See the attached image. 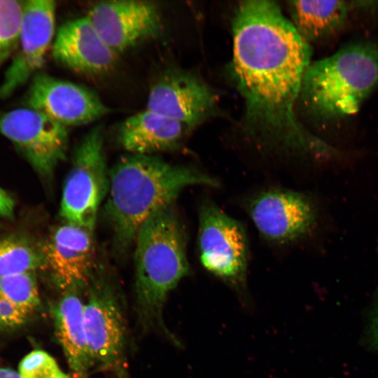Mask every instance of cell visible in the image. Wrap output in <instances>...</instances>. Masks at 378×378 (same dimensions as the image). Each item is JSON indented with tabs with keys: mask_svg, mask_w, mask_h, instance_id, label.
Masks as SVG:
<instances>
[{
	"mask_svg": "<svg viewBox=\"0 0 378 378\" xmlns=\"http://www.w3.org/2000/svg\"><path fill=\"white\" fill-rule=\"evenodd\" d=\"M232 73L244 100L246 136L260 147L316 158L340 152L310 133L295 113L311 45L275 1H241L233 21Z\"/></svg>",
	"mask_w": 378,
	"mask_h": 378,
	"instance_id": "1",
	"label": "cell"
},
{
	"mask_svg": "<svg viewBox=\"0 0 378 378\" xmlns=\"http://www.w3.org/2000/svg\"><path fill=\"white\" fill-rule=\"evenodd\" d=\"M191 186L217 187L218 181L197 169L172 164L152 155L129 153L109 173L105 215L120 253L134 243L143 224L158 211L173 205Z\"/></svg>",
	"mask_w": 378,
	"mask_h": 378,
	"instance_id": "2",
	"label": "cell"
},
{
	"mask_svg": "<svg viewBox=\"0 0 378 378\" xmlns=\"http://www.w3.org/2000/svg\"><path fill=\"white\" fill-rule=\"evenodd\" d=\"M185 232L173 205L150 216L134 240L135 293L143 325L158 326L173 342L162 309L170 293L189 274Z\"/></svg>",
	"mask_w": 378,
	"mask_h": 378,
	"instance_id": "3",
	"label": "cell"
},
{
	"mask_svg": "<svg viewBox=\"0 0 378 378\" xmlns=\"http://www.w3.org/2000/svg\"><path fill=\"white\" fill-rule=\"evenodd\" d=\"M378 87V45L359 42L311 62L299 102L314 119L330 122L356 114Z\"/></svg>",
	"mask_w": 378,
	"mask_h": 378,
	"instance_id": "4",
	"label": "cell"
},
{
	"mask_svg": "<svg viewBox=\"0 0 378 378\" xmlns=\"http://www.w3.org/2000/svg\"><path fill=\"white\" fill-rule=\"evenodd\" d=\"M83 323L93 368L127 378V329L120 298L102 274H93L87 287Z\"/></svg>",
	"mask_w": 378,
	"mask_h": 378,
	"instance_id": "5",
	"label": "cell"
},
{
	"mask_svg": "<svg viewBox=\"0 0 378 378\" xmlns=\"http://www.w3.org/2000/svg\"><path fill=\"white\" fill-rule=\"evenodd\" d=\"M104 127L97 125L76 145L60 203L64 222L93 232L98 210L109 186L104 150Z\"/></svg>",
	"mask_w": 378,
	"mask_h": 378,
	"instance_id": "6",
	"label": "cell"
},
{
	"mask_svg": "<svg viewBox=\"0 0 378 378\" xmlns=\"http://www.w3.org/2000/svg\"><path fill=\"white\" fill-rule=\"evenodd\" d=\"M247 239L243 225L215 203L199 209L198 251L203 267L245 298Z\"/></svg>",
	"mask_w": 378,
	"mask_h": 378,
	"instance_id": "7",
	"label": "cell"
},
{
	"mask_svg": "<svg viewBox=\"0 0 378 378\" xmlns=\"http://www.w3.org/2000/svg\"><path fill=\"white\" fill-rule=\"evenodd\" d=\"M0 132L44 179L52 178L58 163L66 156L68 127L32 108L0 111Z\"/></svg>",
	"mask_w": 378,
	"mask_h": 378,
	"instance_id": "8",
	"label": "cell"
},
{
	"mask_svg": "<svg viewBox=\"0 0 378 378\" xmlns=\"http://www.w3.org/2000/svg\"><path fill=\"white\" fill-rule=\"evenodd\" d=\"M55 12L53 0L23 2L15 54L0 85V99L11 95L42 67L54 40Z\"/></svg>",
	"mask_w": 378,
	"mask_h": 378,
	"instance_id": "9",
	"label": "cell"
},
{
	"mask_svg": "<svg viewBox=\"0 0 378 378\" xmlns=\"http://www.w3.org/2000/svg\"><path fill=\"white\" fill-rule=\"evenodd\" d=\"M146 109L179 122L191 130L215 115L217 96L192 73L171 69L152 85Z\"/></svg>",
	"mask_w": 378,
	"mask_h": 378,
	"instance_id": "10",
	"label": "cell"
},
{
	"mask_svg": "<svg viewBox=\"0 0 378 378\" xmlns=\"http://www.w3.org/2000/svg\"><path fill=\"white\" fill-rule=\"evenodd\" d=\"M250 216L267 241L288 244L308 234L316 221V209L309 197L285 189H270L249 204Z\"/></svg>",
	"mask_w": 378,
	"mask_h": 378,
	"instance_id": "11",
	"label": "cell"
},
{
	"mask_svg": "<svg viewBox=\"0 0 378 378\" xmlns=\"http://www.w3.org/2000/svg\"><path fill=\"white\" fill-rule=\"evenodd\" d=\"M44 269L62 293L87 288L94 274L93 232L63 222L42 244Z\"/></svg>",
	"mask_w": 378,
	"mask_h": 378,
	"instance_id": "12",
	"label": "cell"
},
{
	"mask_svg": "<svg viewBox=\"0 0 378 378\" xmlns=\"http://www.w3.org/2000/svg\"><path fill=\"white\" fill-rule=\"evenodd\" d=\"M88 18L107 46L118 55L161 29L159 7L141 0H113L93 6Z\"/></svg>",
	"mask_w": 378,
	"mask_h": 378,
	"instance_id": "13",
	"label": "cell"
},
{
	"mask_svg": "<svg viewBox=\"0 0 378 378\" xmlns=\"http://www.w3.org/2000/svg\"><path fill=\"white\" fill-rule=\"evenodd\" d=\"M27 104L66 127L94 122L110 111L92 90L46 74L34 75Z\"/></svg>",
	"mask_w": 378,
	"mask_h": 378,
	"instance_id": "14",
	"label": "cell"
},
{
	"mask_svg": "<svg viewBox=\"0 0 378 378\" xmlns=\"http://www.w3.org/2000/svg\"><path fill=\"white\" fill-rule=\"evenodd\" d=\"M52 54L61 65L89 75L108 71L118 56L87 15L69 20L59 27L52 44Z\"/></svg>",
	"mask_w": 378,
	"mask_h": 378,
	"instance_id": "15",
	"label": "cell"
},
{
	"mask_svg": "<svg viewBox=\"0 0 378 378\" xmlns=\"http://www.w3.org/2000/svg\"><path fill=\"white\" fill-rule=\"evenodd\" d=\"M190 130L179 122L146 108L125 119L118 136L130 153L153 155L177 148Z\"/></svg>",
	"mask_w": 378,
	"mask_h": 378,
	"instance_id": "16",
	"label": "cell"
},
{
	"mask_svg": "<svg viewBox=\"0 0 378 378\" xmlns=\"http://www.w3.org/2000/svg\"><path fill=\"white\" fill-rule=\"evenodd\" d=\"M79 290H68L52 309L55 329L73 378H89L92 363L83 323Z\"/></svg>",
	"mask_w": 378,
	"mask_h": 378,
	"instance_id": "17",
	"label": "cell"
},
{
	"mask_svg": "<svg viewBox=\"0 0 378 378\" xmlns=\"http://www.w3.org/2000/svg\"><path fill=\"white\" fill-rule=\"evenodd\" d=\"M346 1H290V21L307 43L320 41L344 25L352 8Z\"/></svg>",
	"mask_w": 378,
	"mask_h": 378,
	"instance_id": "18",
	"label": "cell"
},
{
	"mask_svg": "<svg viewBox=\"0 0 378 378\" xmlns=\"http://www.w3.org/2000/svg\"><path fill=\"white\" fill-rule=\"evenodd\" d=\"M42 245L21 233L0 237V277L44 269Z\"/></svg>",
	"mask_w": 378,
	"mask_h": 378,
	"instance_id": "19",
	"label": "cell"
},
{
	"mask_svg": "<svg viewBox=\"0 0 378 378\" xmlns=\"http://www.w3.org/2000/svg\"><path fill=\"white\" fill-rule=\"evenodd\" d=\"M0 297L32 314L41 304L36 272L1 276Z\"/></svg>",
	"mask_w": 378,
	"mask_h": 378,
	"instance_id": "20",
	"label": "cell"
},
{
	"mask_svg": "<svg viewBox=\"0 0 378 378\" xmlns=\"http://www.w3.org/2000/svg\"><path fill=\"white\" fill-rule=\"evenodd\" d=\"M23 2L0 0V66L16 50Z\"/></svg>",
	"mask_w": 378,
	"mask_h": 378,
	"instance_id": "21",
	"label": "cell"
},
{
	"mask_svg": "<svg viewBox=\"0 0 378 378\" xmlns=\"http://www.w3.org/2000/svg\"><path fill=\"white\" fill-rule=\"evenodd\" d=\"M60 370L53 357L40 349L26 355L18 368V373L22 378H52Z\"/></svg>",
	"mask_w": 378,
	"mask_h": 378,
	"instance_id": "22",
	"label": "cell"
},
{
	"mask_svg": "<svg viewBox=\"0 0 378 378\" xmlns=\"http://www.w3.org/2000/svg\"><path fill=\"white\" fill-rule=\"evenodd\" d=\"M29 316L20 307L0 297V326L18 327L26 321Z\"/></svg>",
	"mask_w": 378,
	"mask_h": 378,
	"instance_id": "23",
	"label": "cell"
},
{
	"mask_svg": "<svg viewBox=\"0 0 378 378\" xmlns=\"http://www.w3.org/2000/svg\"><path fill=\"white\" fill-rule=\"evenodd\" d=\"M366 337L370 347L378 353V293L368 316Z\"/></svg>",
	"mask_w": 378,
	"mask_h": 378,
	"instance_id": "24",
	"label": "cell"
},
{
	"mask_svg": "<svg viewBox=\"0 0 378 378\" xmlns=\"http://www.w3.org/2000/svg\"><path fill=\"white\" fill-rule=\"evenodd\" d=\"M0 217L13 220L15 202L11 196L0 187Z\"/></svg>",
	"mask_w": 378,
	"mask_h": 378,
	"instance_id": "25",
	"label": "cell"
},
{
	"mask_svg": "<svg viewBox=\"0 0 378 378\" xmlns=\"http://www.w3.org/2000/svg\"><path fill=\"white\" fill-rule=\"evenodd\" d=\"M0 378H22L20 374L8 368H0Z\"/></svg>",
	"mask_w": 378,
	"mask_h": 378,
	"instance_id": "26",
	"label": "cell"
},
{
	"mask_svg": "<svg viewBox=\"0 0 378 378\" xmlns=\"http://www.w3.org/2000/svg\"><path fill=\"white\" fill-rule=\"evenodd\" d=\"M52 378H71V377L66 374H65L64 372H63L62 370H60Z\"/></svg>",
	"mask_w": 378,
	"mask_h": 378,
	"instance_id": "27",
	"label": "cell"
},
{
	"mask_svg": "<svg viewBox=\"0 0 378 378\" xmlns=\"http://www.w3.org/2000/svg\"><path fill=\"white\" fill-rule=\"evenodd\" d=\"M377 250H378V244H377Z\"/></svg>",
	"mask_w": 378,
	"mask_h": 378,
	"instance_id": "28",
	"label": "cell"
},
{
	"mask_svg": "<svg viewBox=\"0 0 378 378\" xmlns=\"http://www.w3.org/2000/svg\"><path fill=\"white\" fill-rule=\"evenodd\" d=\"M0 227H1V225H0Z\"/></svg>",
	"mask_w": 378,
	"mask_h": 378,
	"instance_id": "29",
	"label": "cell"
}]
</instances>
